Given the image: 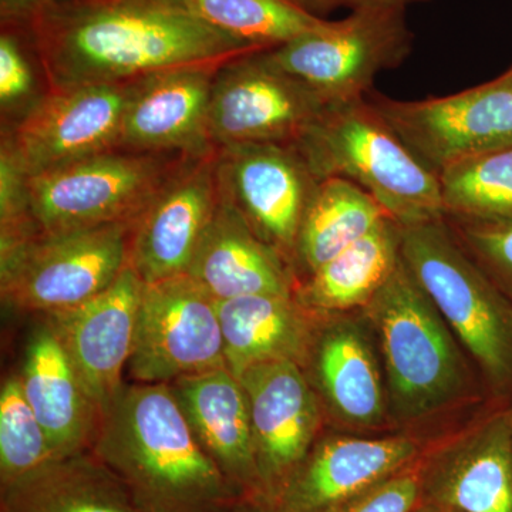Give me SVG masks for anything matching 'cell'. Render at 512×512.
Masks as SVG:
<instances>
[{
    "mask_svg": "<svg viewBox=\"0 0 512 512\" xmlns=\"http://www.w3.org/2000/svg\"><path fill=\"white\" fill-rule=\"evenodd\" d=\"M28 25L49 92L136 82L265 52L165 0H59L37 10Z\"/></svg>",
    "mask_w": 512,
    "mask_h": 512,
    "instance_id": "6da1fadb",
    "label": "cell"
},
{
    "mask_svg": "<svg viewBox=\"0 0 512 512\" xmlns=\"http://www.w3.org/2000/svg\"><path fill=\"white\" fill-rule=\"evenodd\" d=\"M96 456L140 512H211L228 495L224 473L198 443L168 384L121 386L101 410Z\"/></svg>",
    "mask_w": 512,
    "mask_h": 512,
    "instance_id": "7a4b0ae2",
    "label": "cell"
},
{
    "mask_svg": "<svg viewBox=\"0 0 512 512\" xmlns=\"http://www.w3.org/2000/svg\"><path fill=\"white\" fill-rule=\"evenodd\" d=\"M316 178L362 188L400 227L441 220L439 177L414 156L366 97L329 104L295 144Z\"/></svg>",
    "mask_w": 512,
    "mask_h": 512,
    "instance_id": "3957f363",
    "label": "cell"
},
{
    "mask_svg": "<svg viewBox=\"0 0 512 512\" xmlns=\"http://www.w3.org/2000/svg\"><path fill=\"white\" fill-rule=\"evenodd\" d=\"M400 254L476 359L491 392L512 406V302L461 247L446 218L402 227Z\"/></svg>",
    "mask_w": 512,
    "mask_h": 512,
    "instance_id": "277c9868",
    "label": "cell"
},
{
    "mask_svg": "<svg viewBox=\"0 0 512 512\" xmlns=\"http://www.w3.org/2000/svg\"><path fill=\"white\" fill-rule=\"evenodd\" d=\"M365 311L382 342L397 413L424 416L460 393L463 367L446 320L403 259Z\"/></svg>",
    "mask_w": 512,
    "mask_h": 512,
    "instance_id": "5b68a950",
    "label": "cell"
},
{
    "mask_svg": "<svg viewBox=\"0 0 512 512\" xmlns=\"http://www.w3.org/2000/svg\"><path fill=\"white\" fill-rule=\"evenodd\" d=\"M192 156L117 148L29 177L39 234L136 222Z\"/></svg>",
    "mask_w": 512,
    "mask_h": 512,
    "instance_id": "8992f818",
    "label": "cell"
},
{
    "mask_svg": "<svg viewBox=\"0 0 512 512\" xmlns=\"http://www.w3.org/2000/svg\"><path fill=\"white\" fill-rule=\"evenodd\" d=\"M406 9L357 6L345 19L266 50L279 69L319 94L328 104L363 99L377 74L396 69L412 52Z\"/></svg>",
    "mask_w": 512,
    "mask_h": 512,
    "instance_id": "52a82bcc",
    "label": "cell"
},
{
    "mask_svg": "<svg viewBox=\"0 0 512 512\" xmlns=\"http://www.w3.org/2000/svg\"><path fill=\"white\" fill-rule=\"evenodd\" d=\"M134 224L33 235L2 254L3 301L47 315L89 301L126 268Z\"/></svg>",
    "mask_w": 512,
    "mask_h": 512,
    "instance_id": "ba28073f",
    "label": "cell"
},
{
    "mask_svg": "<svg viewBox=\"0 0 512 512\" xmlns=\"http://www.w3.org/2000/svg\"><path fill=\"white\" fill-rule=\"evenodd\" d=\"M366 99L436 174L512 146V79L507 73L450 96L403 101L370 92Z\"/></svg>",
    "mask_w": 512,
    "mask_h": 512,
    "instance_id": "9c48e42d",
    "label": "cell"
},
{
    "mask_svg": "<svg viewBox=\"0 0 512 512\" xmlns=\"http://www.w3.org/2000/svg\"><path fill=\"white\" fill-rule=\"evenodd\" d=\"M329 104L276 67L265 52L222 64L212 82L208 131L214 147L295 146Z\"/></svg>",
    "mask_w": 512,
    "mask_h": 512,
    "instance_id": "30bf717a",
    "label": "cell"
},
{
    "mask_svg": "<svg viewBox=\"0 0 512 512\" xmlns=\"http://www.w3.org/2000/svg\"><path fill=\"white\" fill-rule=\"evenodd\" d=\"M227 367L217 301L190 275L144 284L128 360L134 382L167 384Z\"/></svg>",
    "mask_w": 512,
    "mask_h": 512,
    "instance_id": "8fae6325",
    "label": "cell"
},
{
    "mask_svg": "<svg viewBox=\"0 0 512 512\" xmlns=\"http://www.w3.org/2000/svg\"><path fill=\"white\" fill-rule=\"evenodd\" d=\"M138 82L49 92L3 133L2 146L28 177L117 150L124 114Z\"/></svg>",
    "mask_w": 512,
    "mask_h": 512,
    "instance_id": "7c38bea8",
    "label": "cell"
},
{
    "mask_svg": "<svg viewBox=\"0 0 512 512\" xmlns=\"http://www.w3.org/2000/svg\"><path fill=\"white\" fill-rule=\"evenodd\" d=\"M221 190L256 235L282 258H295L299 229L319 178L295 146L217 148Z\"/></svg>",
    "mask_w": 512,
    "mask_h": 512,
    "instance_id": "4fadbf2b",
    "label": "cell"
},
{
    "mask_svg": "<svg viewBox=\"0 0 512 512\" xmlns=\"http://www.w3.org/2000/svg\"><path fill=\"white\" fill-rule=\"evenodd\" d=\"M220 197L217 148L178 168L131 232L128 262L144 284L187 274Z\"/></svg>",
    "mask_w": 512,
    "mask_h": 512,
    "instance_id": "5bb4252c",
    "label": "cell"
},
{
    "mask_svg": "<svg viewBox=\"0 0 512 512\" xmlns=\"http://www.w3.org/2000/svg\"><path fill=\"white\" fill-rule=\"evenodd\" d=\"M143 288V279L128 262L99 295L47 315L100 414L121 389V375L133 352Z\"/></svg>",
    "mask_w": 512,
    "mask_h": 512,
    "instance_id": "9a60e30c",
    "label": "cell"
},
{
    "mask_svg": "<svg viewBox=\"0 0 512 512\" xmlns=\"http://www.w3.org/2000/svg\"><path fill=\"white\" fill-rule=\"evenodd\" d=\"M238 380L248 397L262 488L274 498L311 451L318 402L292 360L259 363Z\"/></svg>",
    "mask_w": 512,
    "mask_h": 512,
    "instance_id": "2e32d148",
    "label": "cell"
},
{
    "mask_svg": "<svg viewBox=\"0 0 512 512\" xmlns=\"http://www.w3.org/2000/svg\"><path fill=\"white\" fill-rule=\"evenodd\" d=\"M410 437H332L309 451L272 498L274 512H330L419 461Z\"/></svg>",
    "mask_w": 512,
    "mask_h": 512,
    "instance_id": "e0dca14e",
    "label": "cell"
},
{
    "mask_svg": "<svg viewBox=\"0 0 512 512\" xmlns=\"http://www.w3.org/2000/svg\"><path fill=\"white\" fill-rule=\"evenodd\" d=\"M220 67H187L141 79L124 114L120 148L187 156L215 150L208 109Z\"/></svg>",
    "mask_w": 512,
    "mask_h": 512,
    "instance_id": "ac0fdd59",
    "label": "cell"
},
{
    "mask_svg": "<svg viewBox=\"0 0 512 512\" xmlns=\"http://www.w3.org/2000/svg\"><path fill=\"white\" fill-rule=\"evenodd\" d=\"M421 504L450 512H512V419L501 409L430 464Z\"/></svg>",
    "mask_w": 512,
    "mask_h": 512,
    "instance_id": "d6986e66",
    "label": "cell"
},
{
    "mask_svg": "<svg viewBox=\"0 0 512 512\" xmlns=\"http://www.w3.org/2000/svg\"><path fill=\"white\" fill-rule=\"evenodd\" d=\"M187 274L215 301L261 293L292 295L284 258L255 234L222 190Z\"/></svg>",
    "mask_w": 512,
    "mask_h": 512,
    "instance_id": "ffe728a7",
    "label": "cell"
},
{
    "mask_svg": "<svg viewBox=\"0 0 512 512\" xmlns=\"http://www.w3.org/2000/svg\"><path fill=\"white\" fill-rule=\"evenodd\" d=\"M20 379L55 456L60 460L84 453V447L96 440L100 410L50 323L30 336Z\"/></svg>",
    "mask_w": 512,
    "mask_h": 512,
    "instance_id": "44dd1931",
    "label": "cell"
},
{
    "mask_svg": "<svg viewBox=\"0 0 512 512\" xmlns=\"http://www.w3.org/2000/svg\"><path fill=\"white\" fill-rule=\"evenodd\" d=\"M170 389L198 443L224 476L264 491L247 393L228 367L181 377Z\"/></svg>",
    "mask_w": 512,
    "mask_h": 512,
    "instance_id": "7402d4cb",
    "label": "cell"
},
{
    "mask_svg": "<svg viewBox=\"0 0 512 512\" xmlns=\"http://www.w3.org/2000/svg\"><path fill=\"white\" fill-rule=\"evenodd\" d=\"M2 512H140L99 457L60 458L2 485Z\"/></svg>",
    "mask_w": 512,
    "mask_h": 512,
    "instance_id": "603a6c76",
    "label": "cell"
},
{
    "mask_svg": "<svg viewBox=\"0 0 512 512\" xmlns=\"http://www.w3.org/2000/svg\"><path fill=\"white\" fill-rule=\"evenodd\" d=\"M225 365L235 377L271 360L301 363L309 330L292 295L239 296L217 301Z\"/></svg>",
    "mask_w": 512,
    "mask_h": 512,
    "instance_id": "cb8c5ba5",
    "label": "cell"
},
{
    "mask_svg": "<svg viewBox=\"0 0 512 512\" xmlns=\"http://www.w3.org/2000/svg\"><path fill=\"white\" fill-rule=\"evenodd\" d=\"M402 227L384 218L366 237L308 276L299 301L316 312L365 308L402 259Z\"/></svg>",
    "mask_w": 512,
    "mask_h": 512,
    "instance_id": "d4e9b609",
    "label": "cell"
},
{
    "mask_svg": "<svg viewBox=\"0 0 512 512\" xmlns=\"http://www.w3.org/2000/svg\"><path fill=\"white\" fill-rule=\"evenodd\" d=\"M387 217L382 205L356 184L338 177L323 178L303 215L295 259L309 276Z\"/></svg>",
    "mask_w": 512,
    "mask_h": 512,
    "instance_id": "484cf974",
    "label": "cell"
},
{
    "mask_svg": "<svg viewBox=\"0 0 512 512\" xmlns=\"http://www.w3.org/2000/svg\"><path fill=\"white\" fill-rule=\"evenodd\" d=\"M318 375L323 393L339 417L372 427L383 419L379 369L365 336L350 323L333 326L318 348Z\"/></svg>",
    "mask_w": 512,
    "mask_h": 512,
    "instance_id": "4316f807",
    "label": "cell"
},
{
    "mask_svg": "<svg viewBox=\"0 0 512 512\" xmlns=\"http://www.w3.org/2000/svg\"><path fill=\"white\" fill-rule=\"evenodd\" d=\"M221 35L256 50H271L322 29L329 20L295 0H165Z\"/></svg>",
    "mask_w": 512,
    "mask_h": 512,
    "instance_id": "83f0119b",
    "label": "cell"
},
{
    "mask_svg": "<svg viewBox=\"0 0 512 512\" xmlns=\"http://www.w3.org/2000/svg\"><path fill=\"white\" fill-rule=\"evenodd\" d=\"M437 177L446 217L512 221V146L451 165Z\"/></svg>",
    "mask_w": 512,
    "mask_h": 512,
    "instance_id": "f1b7e54d",
    "label": "cell"
},
{
    "mask_svg": "<svg viewBox=\"0 0 512 512\" xmlns=\"http://www.w3.org/2000/svg\"><path fill=\"white\" fill-rule=\"evenodd\" d=\"M59 460L23 392L22 379L10 377L0 393V476L2 485Z\"/></svg>",
    "mask_w": 512,
    "mask_h": 512,
    "instance_id": "f546056e",
    "label": "cell"
},
{
    "mask_svg": "<svg viewBox=\"0 0 512 512\" xmlns=\"http://www.w3.org/2000/svg\"><path fill=\"white\" fill-rule=\"evenodd\" d=\"M446 218L461 247L512 302V221Z\"/></svg>",
    "mask_w": 512,
    "mask_h": 512,
    "instance_id": "4dcf8cb0",
    "label": "cell"
},
{
    "mask_svg": "<svg viewBox=\"0 0 512 512\" xmlns=\"http://www.w3.org/2000/svg\"><path fill=\"white\" fill-rule=\"evenodd\" d=\"M421 504V463L357 495L330 512H414Z\"/></svg>",
    "mask_w": 512,
    "mask_h": 512,
    "instance_id": "1f68e13d",
    "label": "cell"
},
{
    "mask_svg": "<svg viewBox=\"0 0 512 512\" xmlns=\"http://www.w3.org/2000/svg\"><path fill=\"white\" fill-rule=\"evenodd\" d=\"M35 93L32 67L23 53L18 37L3 32L0 37V106L6 114L18 107L29 109Z\"/></svg>",
    "mask_w": 512,
    "mask_h": 512,
    "instance_id": "d6a6232c",
    "label": "cell"
},
{
    "mask_svg": "<svg viewBox=\"0 0 512 512\" xmlns=\"http://www.w3.org/2000/svg\"><path fill=\"white\" fill-rule=\"evenodd\" d=\"M59 0H0V12L3 20H25L30 18L42 8Z\"/></svg>",
    "mask_w": 512,
    "mask_h": 512,
    "instance_id": "836d02e7",
    "label": "cell"
},
{
    "mask_svg": "<svg viewBox=\"0 0 512 512\" xmlns=\"http://www.w3.org/2000/svg\"><path fill=\"white\" fill-rule=\"evenodd\" d=\"M429 2V0H336L338 6H349L350 9L357 6H392V8L407 9L414 3Z\"/></svg>",
    "mask_w": 512,
    "mask_h": 512,
    "instance_id": "e575fe53",
    "label": "cell"
},
{
    "mask_svg": "<svg viewBox=\"0 0 512 512\" xmlns=\"http://www.w3.org/2000/svg\"><path fill=\"white\" fill-rule=\"evenodd\" d=\"M295 2L312 13H315L316 10H328L338 6L336 0H295Z\"/></svg>",
    "mask_w": 512,
    "mask_h": 512,
    "instance_id": "d590c367",
    "label": "cell"
},
{
    "mask_svg": "<svg viewBox=\"0 0 512 512\" xmlns=\"http://www.w3.org/2000/svg\"><path fill=\"white\" fill-rule=\"evenodd\" d=\"M414 512H450V511L443 510V508L433 507V505H430V508H426V510H420V508H417V510Z\"/></svg>",
    "mask_w": 512,
    "mask_h": 512,
    "instance_id": "8d00e7d4",
    "label": "cell"
},
{
    "mask_svg": "<svg viewBox=\"0 0 512 512\" xmlns=\"http://www.w3.org/2000/svg\"><path fill=\"white\" fill-rule=\"evenodd\" d=\"M505 73H507V74H508V76H510V77H511V79H512V67H511V69H510V70H507V72H505Z\"/></svg>",
    "mask_w": 512,
    "mask_h": 512,
    "instance_id": "74e56055",
    "label": "cell"
},
{
    "mask_svg": "<svg viewBox=\"0 0 512 512\" xmlns=\"http://www.w3.org/2000/svg\"><path fill=\"white\" fill-rule=\"evenodd\" d=\"M508 413H510L511 419H512V406L508 407Z\"/></svg>",
    "mask_w": 512,
    "mask_h": 512,
    "instance_id": "f35d334b",
    "label": "cell"
}]
</instances>
